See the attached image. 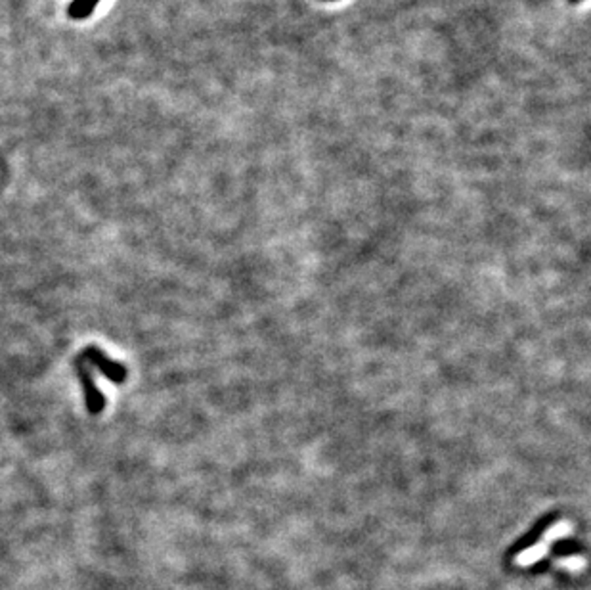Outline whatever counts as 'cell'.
<instances>
[{
	"label": "cell",
	"instance_id": "cell-1",
	"mask_svg": "<svg viewBox=\"0 0 591 590\" xmlns=\"http://www.w3.org/2000/svg\"><path fill=\"white\" fill-rule=\"evenodd\" d=\"M82 357L86 362H91L92 366H96L102 374L106 376L109 382L123 383L126 380V368L121 362H115L107 357L104 351H100L98 347H86L82 351Z\"/></svg>",
	"mask_w": 591,
	"mask_h": 590
},
{
	"label": "cell",
	"instance_id": "cell-2",
	"mask_svg": "<svg viewBox=\"0 0 591 590\" xmlns=\"http://www.w3.org/2000/svg\"><path fill=\"white\" fill-rule=\"evenodd\" d=\"M77 372H79V380H81L82 391H84V400H86V408L91 414H100L106 408V397L104 393L96 387L94 378H92L91 370L86 366L77 365Z\"/></svg>",
	"mask_w": 591,
	"mask_h": 590
},
{
	"label": "cell",
	"instance_id": "cell-3",
	"mask_svg": "<svg viewBox=\"0 0 591 590\" xmlns=\"http://www.w3.org/2000/svg\"><path fill=\"white\" fill-rule=\"evenodd\" d=\"M98 2L100 0H73V2L69 4L67 14L73 17V19H84V17H88L92 12H94Z\"/></svg>",
	"mask_w": 591,
	"mask_h": 590
},
{
	"label": "cell",
	"instance_id": "cell-4",
	"mask_svg": "<svg viewBox=\"0 0 591 590\" xmlns=\"http://www.w3.org/2000/svg\"><path fill=\"white\" fill-rule=\"evenodd\" d=\"M572 2H576V0H572Z\"/></svg>",
	"mask_w": 591,
	"mask_h": 590
}]
</instances>
